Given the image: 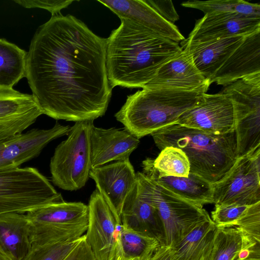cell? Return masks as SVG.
<instances>
[{"label":"cell","mask_w":260,"mask_h":260,"mask_svg":"<svg viewBox=\"0 0 260 260\" xmlns=\"http://www.w3.org/2000/svg\"><path fill=\"white\" fill-rule=\"evenodd\" d=\"M107 39L60 13L38 27L27 54L25 77L43 114L56 120H94L112 95Z\"/></svg>","instance_id":"cell-1"},{"label":"cell","mask_w":260,"mask_h":260,"mask_svg":"<svg viewBox=\"0 0 260 260\" xmlns=\"http://www.w3.org/2000/svg\"><path fill=\"white\" fill-rule=\"evenodd\" d=\"M120 19V25L107 39L108 80L112 88H143L182 48L130 19Z\"/></svg>","instance_id":"cell-2"},{"label":"cell","mask_w":260,"mask_h":260,"mask_svg":"<svg viewBox=\"0 0 260 260\" xmlns=\"http://www.w3.org/2000/svg\"><path fill=\"white\" fill-rule=\"evenodd\" d=\"M160 150L178 148L186 154L190 172L213 184L221 180L238 158L235 131L213 134L174 123L151 134Z\"/></svg>","instance_id":"cell-3"},{"label":"cell","mask_w":260,"mask_h":260,"mask_svg":"<svg viewBox=\"0 0 260 260\" xmlns=\"http://www.w3.org/2000/svg\"><path fill=\"white\" fill-rule=\"evenodd\" d=\"M208 88L192 91L143 88L127 96L115 117L140 139L176 123L183 113L201 100Z\"/></svg>","instance_id":"cell-4"},{"label":"cell","mask_w":260,"mask_h":260,"mask_svg":"<svg viewBox=\"0 0 260 260\" xmlns=\"http://www.w3.org/2000/svg\"><path fill=\"white\" fill-rule=\"evenodd\" d=\"M141 197L157 210L163 224L165 246L176 245L197 225L211 218L203 206L187 200L136 173Z\"/></svg>","instance_id":"cell-5"},{"label":"cell","mask_w":260,"mask_h":260,"mask_svg":"<svg viewBox=\"0 0 260 260\" xmlns=\"http://www.w3.org/2000/svg\"><path fill=\"white\" fill-rule=\"evenodd\" d=\"M64 201L49 181L37 169L0 170V214H26L40 207Z\"/></svg>","instance_id":"cell-6"},{"label":"cell","mask_w":260,"mask_h":260,"mask_svg":"<svg viewBox=\"0 0 260 260\" xmlns=\"http://www.w3.org/2000/svg\"><path fill=\"white\" fill-rule=\"evenodd\" d=\"M93 120L76 122L68 138L55 148L50 170L52 182L69 191L83 187L91 169L90 133Z\"/></svg>","instance_id":"cell-7"},{"label":"cell","mask_w":260,"mask_h":260,"mask_svg":"<svg viewBox=\"0 0 260 260\" xmlns=\"http://www.w3.org/2000/svg\"><path fill=\"white\" fill-rule=\"evenodd\" d=\"M215 205L249 206L260 202V147L238 157L219 181L212 184Z\"/></svg>","instance_id":"cell-8"},{"label":"cell","mask_w":260,"mask_h":260,"mask_svg":"<svg viewBox=\"0 0 260 260\" xmlns=\"http://www.w3.org/2000/svg\"><path fill=\"white\" fill-rule=\"evenodd\" d=\"M88 207L85 240L95 260H121L120 217L112 210L97 189L91 194Z\"/></svg>","instance_id":"cell-9"},{"label":"cell","mask_w":260,"mask_h":260,"mask_svg":"<svg viewBox=\"0 0 260 260\" xmlns=\"http://www.w3.org/2000/svg\"><path fill=\"white\" fill-rule=\"evenodd\" d=\"M176 123L216 135L234 132L235 115L233 103L221 92L205 93L201 100L183 113Z\"/></svg>","instance_id":"cell-10"},{"label":"cell","mask_w":260,"mask_h":260,"mask_svg":"<svg viewBox=\"0 0 260 260\" xmlns=\"http://www.w3.org/2000/svg\"><path fill=\"white\" fill-rule=\"evenodd\" d=\"M69 125L56 122L48 129L33 128L0 140V170L18 168L38 156L52 140L68 135Z\"/></svg>","instance_id":"cell-11"},{"label":"cell","mask_w":260,"mask_h":260,"mask_svg":"<svg viewBox=\"0 0 260 260\" xmlns=\"http://www.w3.org/2000/svg\"><path fill=\"white\" fill-rule=\"evenodd\" d=\"M89 177L112 210L120 217L124 202L137 182L136 173L129 159L91 169Z\"/></svg>","instance_id":"cell-12"},{"label":"cell","mask_w":260,"mask_h":260,"mask_svg":"<svg viewBox=\"0 0 260 260\" xmlns=\"http://www.w3.org/2000/svg\"><path fill=\"white\" fill-rule=\"evenodd\" d=\"M42 114L32 94L0 87V135L4 138L22 133Z\"/></svg>","instance_id":"cell-13"},{"label":"cell","mask_w":260,"mask_h":260,"mask_svg":"<svg viewBox=\"0 0 260 260\" xmlns=\"http://www.w3.org/2000/svg\"><path fill=\"white\" fill-rule=\"evenodd\" d=\"M181 44V52L162 65L143 88L192 91L209 87L210 84L196 67L187 47Z\"/></svg>","instance_id":"cell-14"},{"label":"cell","mask_w":260,"mask_h":260,"mask_svg":"<svg viewBox=\"0 0 260 260\" xmlns=\"http://www.w3.org/2000/svg\"><path fill=\"white\" fill-rule=\"evenodd\" d=\"M260 29V17L236 13L205 15L198 20L186 39L190 42L245 36Z\"/></svg>","instance_id":"cell-15"},{"label":"cell","mask_w":260,"mask_h":260,"mask_svg":"<svg viewBox=\"0 0 260 260\" xmlns=\"http://www.w3.org/2000/svg\"><path fill=\"white\" fill-rule=\"evenodd\" d=\"M91 169L129 158L140 139L125 128L105 129L93 125L90 133Z\"/></svg>","instance_id":"cell-16"},{"label":"cell","mask_w":260,"mask_h":260,"mask_svg":"<svg viewBox=\"0 0 260 260\" xmlns=\"http://www.w3.org/2000/svg\"><path fill=\"white\" fill-rule=\"evenodd\" d=\"M260 73V29L244 37L210 80L225 87L238 80Z\"/></svg>","instance_id":"cell-17"},{"label":"cell","mask_w":260,"mask_h":260,"mask_svg":"<svg viewBox=\"0 0 260 260\" xmlns=\"http://www.w3.org/2000/svg\"><path fill=\"white\" fill-rule=\"evenodd\" d=\"M119 18L130 19L177 43L185 40L178 27L160 16L144 0H98Z\"/></svg>","instance_id":"cell-18"},{"label":"cell","mask_w":260,"mask_h":260,"mask_svg":"<svg viewBox=\"0 0 260 260\" xmlns=\"http://www.w3.org/2000/svg\"><path fill=\"white\" fill-rule=\"evenodd\" d=\"M120 217L123 226L155 238L165 246L161 220L156 209L140 195L137 181L124 202Z\"/></svg>","instance_id":"cell-19"},{"label":"cell","mask_w":260,"mask_h":260,"mask_svg":"<svg viewBox=\"0 0 260 260\" xmlns=\"http://www.w3.org/2000/svg\"><path fill=\"white\" fill-rule=\"evenodd\" d=\"M142 173L150 179L175 194L203 206L213 203L212 185L198 175L189 173L186 177L165 175L154 167L153 158L142 162Z\"/></svg>","instance_id":"cell-20"},{"label":"cell","mask_w":260,"mask_h":260,"mask_svg":"<svg viewBox=\"0 0 260 260\" xmlns=\"http://www.w3.org/2000/svg\"><path fill=\"white\" fill-rule=\"evenodd\" d=\"M245 36H236L205 42L181 41L188 48L199 71L209 81L242 43Z\"/></svg>","instance_id":"cell-21"},{"label":"cell","mask_w":260,"mask_h":260,"mask_svg":"<svg viewBox=\"0 0 260 260\" xmlns=\"http://www.w3.org/2000/svg\"><path fill=\"white\" fill-rule=\"evenodd\" d=\"M29 227L26 214H0V253L10 260H22L30 249Z\"/></svg>","instance_id":"cell-22"},{"label":"cell","mask_w":260,"mask_h":260,"mask_svg":"<svg viewBox=\"0 0 260 260\" xmlns=\"http://www.w3.org/2000/svg\"><path fill=\"white\" fill-rule=\"evenodd\" d=\"M217 228L211 218L199 223L170 248L173 260H209Z\"/></svg>","instance_id":"cell-23"},{"label":"cell","mask_w":260,"mask_h":260,"mask_svg":"<svg viewBox=\"0 0 260 260\" xmlns=\"http://www.w3.org/2000/svg\"><path fill=\"white\" fill-rule=\"evenodd\" d=\"M30 222H43L55 225L71 226L87 224L88 205L82 202L50 204L27 212Z\"/></svg>","instance_id":"cell-24"},{"label":"cell","mask_w":260,"mask_h":260,"mask_svg":"<svg viewBox=\"0 0 260 260\" xmlns=\"http://www.w3.org/2000/svg\"><path fill=\"white\" fill-rule=\"evenodd\" d=\"M27 52L0 39V87L12 88L25 77Z\"/></svg>","instance_id":"cell-25"},{"label":"cell","mask_w":260,"mask_h":260,"mask_svg":"<svg viewBox=\"0 0 260 260\" xmlns=\"http://www.w3.org/2000/svg\"><path fill=\"white\" fill-rule=\"evenodd\" d=\"M251 240L236 228L218 227L209 260H232Z\"/></svg>","instance_id":"cell-26"},{"label":"cell","mask_w":260,"mask_h":260,"mask_svg":"<svg viewBox=\"0 0 260 260\" xmlns=\"http://www.w3.org/2000/svg\"><path fill=\"white\" fill-rule=\"evenodd\" d=\"M181 5L184 7L200 10L205 15L236 13L260 17V5L243 0H194L183 2Z\"/></svg>","instance_id":"cell-27"},{"label":"cell","mask_w":260,"mask_h":260,"mask_svg":"<svg viewBox=\"0 0 260 260\" xmlns=\"http://www.w3.org/2000/svg\"><path fill=\"white\" fill-rule=\"evenodd\" d=\"M121 241L123 257L148 260L160 244L155 238L122 225Z\"/></svg>","instance_id":"cell-28"},{"label":"cell","mask_w":260,"mask_h":260,"mask_svg":"<svg viewBox=\"0 0 260 260\" xmlns=\"http://www.w3.org/2000/svg\"><path fill=\"white\" fill-rule=\"evenodd\" d=\"M154 168L168 176L186 177L190 172L188 159L181 149L168 146L161 150L155 159H153Z\"/></svg>","instance_id":"cell-29"},{"label":"cell","mask_w":260,"mask_h":260,"mask_svg":"<svg viewBox=\"0 0 260 260\" xmlns=\"http://www.w3.org/2000/svg\"><path fill=\"white\" fill-rule=\"evenodd\" d=\"M81 237L52 244L30 245L28 253L22 260H63L78 244Z\"/></svg>","instance_id":"cell-30"},{"label":"cell","mask_w":260,"mask_h":260,"mask_svg":"<svg viewBox=\"0 0 260 260\" xmlns=\"http://www.w3.org/2000/svg\"><path fill=\"white\" fill-rule=\"evenodd\" d=\"M233 226L246 236L260 242V202L249 205Z\"/></svg>","instance_id":"cell-31"},{"label":"cell","mask_w":260,"mask_h":260,"mask_svg":"<svg viewBox=\"0 0 260 260\" xmlns=\"http://www.w3.org/2000/svg\"><path fill=\"white\" fill-rule=\"evenodd\" d=\"M249 206L215 205L211 212L212 221L217 227H232Z\"/></svg>","instance_id":"cell-32"},{"label":"cell","mask_w":260,"mask_h":260,"mask_svg":"<svg viewBox=\"0 0 260 260\" xmlns=\"http://www.w3.org/2000/svg\"><path fill=\"white\" fill-rule=\"evenodd\" d=\"M14 2L25 8H41L49 11L52 15L60 13L74 1L62 0H14Z\"/></svg>","instance_id":"cell-33"},{"label":"cell","mask_w":260,"mask_h":260,"mask_svg":"<svg viewBox=\"0 0 260 260\" xmlns=\"http://www.w3.org/2000/svg\"><path fill=\"white\" fill-rule=\"evenodd\" d=\"M155 12L166 21L174 24L179 16L171 1L144 0Z\"/></svg>","instance_id":"cell-34"},{"label":"cell","mask_w":260,"mask_h":260,"mask_svg":"<svg viewBox=\"0 0 260 260\" xmlns=\"http://www.w3.org/2000/svg\"><path fill=\"white\" fill-rule=\"evenodd\" d=\"M63 260H95L85 240V234Z\"/></svg>","instance_id":"cell-35"},{"label":"cell","mask_w":260,"mask_h":260,"mask_svg":"<svg viewBox=\"0 0 260 260\" xmlns=\"http://www.w3.org/2000/svg\"><path fill=\"white\" fill-rule=\"evenodd\" d=\"M232 260H260V242L250 241Z\"/></svg>","instance_id":"cell-36"},{"label":"cell","mask_w":260,"mask_h":260,"mask_svg":"<svg viewBox=\"0 0 260 260\" xmlns=\"http://www.w3.org/2000/svg\"><path fill=\"white\" fill-rule=\"evenodd\" d=\"M148 260H173L170 247L160 245L154 254Z\"/></svg>","instance_id":"cell-37"},{"label":"cell","mask_w":260,"mask_h":260,"mask_svg":"<svg viewBox=\"0 0 260 260\" xmlns=\"http://www.w3.org/2000/svg\"><path fill=\"white\" fill-rule=\"evenodd\" d=\"M0 260H10L0 253Z\"/></svg>","instance_id":"cell-38"},{"label":"cell","mask_w":260,"mask_h":260,"mask_svg":"<svg viewBox=\"0 0 260 260\" xmlns=\"http://www.w3.org/2000/svg\"><path fill=\"white\" fill-rule=\"evenodd\" d=\"M121 260H139V259L137 258H126V257H123Z\"/></svg>","instance_id":"cell-39"},{"label":"cell","mask_w":260,"mask_h":260,"mask_svg":"<svg viewBox=\"0 0 260 260\" xmlns=\"http://www.w3.org/2000/svg\"><path fill=\"white\" fill-rule=\"evenodd\" d=\"M5 139L1 135H0V140Z\"/></svg>","instance_id":"cell-40"}]
</instances>
